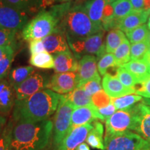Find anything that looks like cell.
<instances>
[{
    "mask_svg": "<svg viewBox=\"0 0 150 150\" xmlns=\"http://www.w3.org/2000/svg\"><path fill=\"white\" fill-rule=\"evenodd\" d=\"M125 39L126 36L121 30L117 29L110 30L106 38V52L107 53H114Z\"/></svg>",
    "mask_w": 150,
    "mask_h": 150,
    "instance_id": "4316f807",
    "label": "cell"
},
{
    "mask_svg": "<svg viewBox=\"0 0 150 150\" xmlns=\"http://www.w3.org/2000/svg\"><path fill=\"white\" fill-rule=\"evenodd\" d=\"M122 67L134 74L139 83L150 79V67L145 60H131Z\"/></svg>",
    "mask_w": 150,
    "mask_h": 150,
    "instance_id": "7402d4cb",
    "label": "cell"
},
{
    "mask_svg": "<svg viewBox=\"0 0 150 150\" xmlns=\"http://www.w3.org/2000/svg\"><path fill=\"white\" fill-rule=\"evenodd\" d=\"M134 106L116 111L106 120L105 136L108 137L118 133L133 131L134 125Z\"/></svg>",
    "mask_w": 150,
    "mask_h": 150,
    "instance_id": "52a82bcc",
    "label": "cell"
},
{
    "mask_svg": "<svg viewBox=\"0 0 150 150\" xmlns=\"http://www.w3.org/2000/svg\"><path fill=\"white\" fill-rule=\"evenodd\" d=\"M17 30L0 27V46L11 45L14 41Z\"/></svg>",
    "mask_w": 150,
    "mask_h": 150,
    "instance_id": "74e56055",
    "label": "cell"
},
{
    "mask_svg": "<svg viewBox=\"0 0 150 150\" xmlns=\"http://www.w3.org/2000/svg\"><path fill=\"white\" fill-rule=\"evenodd\" d=\"M149 150H150V143H149Z\"/></svg>",
    "mask_w": 150,
    "mask_h": 150,
    "instance_id": "91938a15",
    "label": "cell"
},
{
    "mask_svg": "<svg viewBox=\"0 0 150 150\" xmlns=\"http://www.w3.org/2000/svg\"><path fill=\"white\" fill-rule=\"evenodd\" d=\"M143 138L134 131H125L104 137V150H138Z\"/></svg>",
    "mask_w": 150,
    "mask_h": 150,
    "instance_id": "ba28073f",
    "label": "cell"
},
{
    "mask_svg": "<svg viewBox=\"0 0 150 150\" xmlns=\"http://www.w3.org/2000/svg\"><path fill=\"white\" fill-rule=\"evenodd\" d=\"M64 100V95L50 89L41 90L27 99H16L12 120L14 122L45 120L56 112Z\"/></svg>",
    "mask_w": 150,
    "mask_h": 150,
    "instance_id": "6da1fadb",
    "label": "cell"
},
{
    "mask_svg": "<svg viewBox=\"0 0 150 150\" xmlns=\"http://www.w3.org/2000/svg\"><path fill=\"white\" fill-rule=\"evenodd\" d=\"M147 54L150 56V47H149V51H148V52H147Z\"/></svg>",
    "mask_w": 150,
    "mask_h": 150,
    "instance_id": "9f6ffc18",
    "label": "cell"
},
{
    "mask_svg": "<svg viewBox=\"0 0 150 150\" xmlns=\"http://www.w3.org/2000/svg\"><path fill=\"white\" fill-rule=\"evenodd\" d=\"M110 67H117L114 54L112 53L105 54L98 61L97 68L102 76H104L107 73L108 68Z\"/></svg>",
    "mask_w": 150,
    "mask_h": 150,
    "instance_id": "836d02e7",
    "label": "cell"
},
{
    "mask_svg": "<svg viewBox=\"0 0 150 150\" xmlns=\"http://www.w3.org/2000/svg\"><path fill=\"white\" fill-rule=\"evenodd\" d=\"M96 120H104L99 112L98 108H97L94 105L75 108L72 112L70 129L86 124H90Z\"/></svg>",
    "mask_w": 150,
    "mask_h": 150,
    "instance_id": "9a60e30c",
    "label": "cell"
},
{
    "mask_svg": "<svg viewBox=\"0 0 150 150\" xmlns=\"http://www.w3.org/2000/svg\"><path fill=\"white\" fill-rule=\"evenodd\" d=\"M45 51L50 54H56L59 52L70 51L65 33L59 27L51 34L42 39Z\"/></svg>",
    "mask_w": 150,
    "mask_h": 150,
    "instance_id": "2e32d148",
    "label": "cell"
},
{
    "mask_svg": "<svg viewBox=\"0 0 150 150\" xmlns=\"http://www.w3.org/2000/svg\"><path fill=\"white\" fill-rule=\"evenodd\" d=\"M135 90L137 95L146 98H150V79L138 83L135 87Z\"/></svg>",
    "mask_w": 150,
    "mask_h": 150,
    "instance_id": "ab89813d",
    "label": "cell"
},
{
    "mask_svg": "<svg viewBox=\"0 0 150 150\" xmlns=\"http://www.w3.org/2000/svg\"><path fill=\"white\" fill-rule=\"evenodd\" d=\"M29 52L31 55L45 52L42 40H31L29 41Z\"/></svg>",
    "mask_w": 150,
    "mask_h": 150,
    "instance_id": "60d3db41",
    "label": "cell"
},
{
    "mask_svg": "<svg viewBox=\"0 0 150 150\" xmlns=\"http://www.w3.org/2000/svg\"><path fill=\"white\" fill-rule=\"evenodd\" d=\"M150 47L149 38L142 42L134 43L131 45L130 57L131 61L142 60L147 54Z\"/></svg>",
    "mask_w": 150,
    "mask_h": 150,
    "instance_id": "4dcf8cb0",
    "label": "cell"
},
{
    "mask_svg": "<svg viewBox=\"0 0 150 150\" xmlns=\"http://www.w3.org/2000/svg\"><path fill=\"white\" fill-rule=\"evenodd\" d=\"M92 102L97 108H104L111 103V97L105 92L101 90L91 97Z\"/></svg>",
    "mask_w": 150,
    "mask_h": 150,
    "instance_id": "d590c367",
    "label": "cell"
},
{
    "mask_svg": "<svg viewBox=\"0 0 150 150\" xmlns=\"http://www.w3.org/2000/svg\"><path fill=\"white\" fill-rule=\"evenodd\" d=\"M149 35V29L147 24H143L136 28L130 32L127 33V38L131 44L142 42L148 39Z\"/></svg>",
    "mask_w": 150,
    "mask_h": 150,
    "instance_id": "1f68e13d",
    "label": "cell"
},
{
    "mask_svg": "<svg viewBox=\"0 0 150 150\" xmlns=\"http://www.w3.org/2000/svg\"><path fill=\"white\" fill-rule=\"evenodd\" d=\"M81 87L85 91L86 93L90 97H92L95 93H98L101 90H102L101 85V77L99 76L96 79L89 81L82 85Z\"/></svg>",
    "mask_w": 150,
    "mask_h": 150,
    "instance_id": "8d00e7d4",
    "label": "cell"
},
{
    "mask_svg": "<svg viewBox=\"0 0 150 150\" xmlns=\"http://www.w3.org/2000/svg\"><path fill=\"white\" fill-rule=\"evenodd\" d=\"M54 2V0H42V6L43 8L52 5Z\"/></svg>",
    "mask_w": 150,
    "mask_h": 150,
    "instance_id": "681fc988",
    "label": "cell"
},
{
    "mask_svg": "<svg viewBox=\"0 0 150 150\" xmlns=\"http://www.w3.org/2000/svg\"><path fill=\"white\" fill-rule=\"evenodd\" d=\"M145 9H150V0H145Z\"/></svg>",
    "mask_w": 150,
    "mask_h": 150,
    "instance_id": "816d5d0a",
    "label": "cell"
},
{
    "mask_svg": "<svg viewBox=\"0 0 150 150\" xmlns=\"http://www.w3.org/2000/svg\"><path fill=\"white\" fill-rule=\"evenodd\" d=\"M58 27L65 33L67 40H84L101 31L94 25L83 6L80 5L71 8Z\"/></svg>",
    "mask_w": 150,
    "mask_h": 150,
    "instance_id": "3957f363",
    "label": "cell"
},
{
    "mask_svg": "<svg viewBox=\"0 0 150 150\" xmlns=\"http://www.w3.org/2000/svg\"><path fill=\"white\" fill-rule=\"evenodd\" d=\"M13 59L14 54H11L0 60V79H4L8 74Z\"/></svg>",
    "mask_w": 150,
    "mask_h": 150,
    "instance_id": "f35d334b",
    "label": "cell"
},
{
    "mask_svg": "<svg viewBox=\"0 0 150 150\" xmlns=\"http://www.w3.org/2000/svg\"><path fill=\"white\" fill-rule=\"evenodd\" d=\"M147 26H148V28H149V29L150 30V17H149V20H148Z\"/></svg>",
    "mask_w": 150,
    "mask_h": 150,
    "instance_id": "db71d44e",
    "label": "cell"
},
{
    "mask_svg": "<svg viewBox=\"0 0 150 150\" xmlns=\"http://www.w3.org/2000/svg\"><path fill=\"white\" fill-rule=\"evenodd\" d=\"M6 125V117L0 115V134Z\"/></svg>",
    "mask_w": 150,
    "mask_h": 150,
    "instance_id": "bcb514c9",
    "label": "cell"
},
{
    "mask_svg": "<svg viewBox=\"0 0 150 150\" xmlns=\"http://www.w3.org/2000/svg\"><path fill=\"white\" fill-rule=\"evenodd\" d=\"M33 72L34 69L31 66L18 67L13 69L9 74V83L15 89Z\"/></svg>",
    "mask_w": 150,
    "mask_h": 150,
    "instance_id": "d4e9b609",
    "label": "cell"
},
{
    "mask_svg": "<svg viewBox=\"0 0 150 150\" xmlns=\"http://www.w3.org/2000/svg\"><path fill=\"white\" fill-rule=\"evenodd\" d=\"M104 29L88 37L84 40H67L72 51L79 56L82 54L97 56L99 60L106 53V41L104 40Z\"/></svg>",
    "mask_w": 150,
    "mask_h": 150,
    "instance_id": "5b68a950",
    "label": "cell"
},
{
    "mask_svg": "<svg viewBox=\"0 0 150 150\" xmlns=\"http://www.w3.org/2000/svg\"><path fill=\"white\" fill-rule=\"evenodd\" d=\"M11 54H14V50L11 45L0 46V60Z\"/></svg>",
    "mask_w": 150,
    "mask_h": 150,
    "instance_id": "ee69618b",
    "label": "cell"
},
{
    "mask_svg": "<svg viewBox=\"0 0 150 150\" xmlns=\"http://www.w3.org/2000/svg\"><path fill=\"white\" fill-rule=\"evenodd\" d=\"M133 11H142L145 9V0H130Z\"/></svg>",
    "mask_w": 150,
    "mask_h": 150,
    "instance_id": "f6af8a7d",
    "label": "cell"
},
{
    "mask_svg": "<svg viewBox=\"0 0 150 150\" xmlns=\"http://www.w3.org/2000/svg\"><path fill=\"white\" fill-rule=\"evenodd\" d=\"M98 111L104 118V120H106L108 118H109L110 116L115 113L116 111V108L111 102L110 104H108V106H105L104 108H98Z\"/></svg>",
    "mask_w": 150,
    "mask_h": 150,
    "instance_id": "7bdbcfd3",
    "label": "cell"
},
{
    "mask_svg": "<svg viewBox=\"0 0 150 150\" xmlns=\"http://www.w3.org/2000/svg\"><path fill=\"white\" fill-rule=\"evenodd\" d=\"M130 52V42L126 38L114 52V56L117 67H122L124 65L131 61Z\"/></svg>",
    "mask_w": 150,
    "mask_h": 150,
    "instance_id": "83f0119b",
    "label": "cell"
},
{
    "mask_svg": "<svg viewBox=\"0 0 150 150\" xmlns=\"http://www.w3.org/2000/svg\"><path fill=\"white\" fill-rule=\"evenodd\" d=\"M93 128L88 135L86 141L88 145L95 149L101 150L104 149V126L102 123L99 121H95L93 124Z\"/></svg>",
    "mask_w": 150,
    "mask_h": 150,
    "instance_id": "cb8c5ba5",
    "label": "cell"
},
{
    "mask_svg": "<svg viewBox=\"0 0 150 150\" xmlns=\"http://www.w3.org/2000/svg\"><path fill=\"white\" fill-rule=\"evenodd\" d=\"M59 24V21L50 11H42L26 24L22 36L25 40H42L50 35Z\"/></svg>",
    "mask_w": 150,
    "mask_h": 150,
    "instance_id": "277c9868",
    "label": "cell"
},
{
    "mask_svg": "<svg viewBox=\"0 0 150 150\" xmlns=\"http://www.w3.org/2000/svg\"><path fill=\"white\" fill-rule=\"evenodd\" d=\"M52 131L53 122L48 119L39 122H16L8 149H44L50 142Z\"/></svg>",
    "mask_w": 150,
    "mask_h": 150,
    "instance_id": "7a4b0ae2",
    "label": "cell"
},
{
    "mask_svg": "<svg viewBox=\"0 0 150 150\" xmlns=\"http://www.w3.org/2000/svg\"><path fill=\"white\" fill-rule=\"evenodd\" d=\"M13 125V120H11L8 123H6L0 134V150H8L9 149Z\"/></svg>",
    "mask_w": 150,
    "mask_h": 150,
    "instance_id": "e575fe53",
    "label": "cell"
},
{
    "mask_svg": "<svg viewBox=\"0 0 150 150\" xmlns=\"http://www.w3.org/2000/svg\"><path fill=\"white\" fill-rule=\"evenodd\" d=\"M54 69L56 73L77 72L79 62L70 51L54 54Z\"/></svg>",
    "mask_w": 150,
    "mask_h": 150,
    "instance_id": "ffe728a7",
    "label": "cell"
},
{
    "mask_svg": "<svg viewBox=\"0 0 150 150\" xmlns=\"http://www.w3.org/2000/svg\"><path fill=\"white\" fill-rule=\"evenodd\" d=\"M149 38V41H150V32H149V38Z\"/></svg>",
    "mask_w": 150,
    "mask_h": 150,
    "instance_id": "680465c9",
    "label": "cell"
},
{
    "mask_svg": "<svg viewBox=\"0 0 150 150\" xmlns=\"http://www.w3.org/2000/svg\"><path fill=\"white\" fill-rule=\"evenodd\" d=\"M141 101L142 102H144L145 104L150 106V98H146V97H144V98H142Z\"/></svg>",
    "mask_w": 150,
    "mask_h": 150,
    "instance_id": "f907efd6",
    "label": "cell"
},
{
    "mask_svg": "<svg viewBox=\"0 0 150 150\" xmlns=\"http://www.w3.org/2000/svg\"><path fill=\"white\" fill-rule=\"evenodd\" d=\"M149 16L150 9L133 11L130 14L120 20L117 29L127 34L139 26L145 24Z\"/></svg>",
    "mask_w": 150,
    "mask_h": 150,
    "instance_id": "d6986e66",
    "label": "cell"
},
{
    "mask_svg": "<svg viewBox=\"0 0 150 150\" xmlns=\"http://www.w3.org/2000/svg\"><path fill=\"white\" fill-rule=\"evenodd\" d=\"M76 72L56 73L47 82L45 88L59 94H67L77 87Z\"/></svg>",
    "mask_w": 150,
    "mask_h": 150,
    "instance_id": "30bf717a",
    "label": "cell"
},
{
    "mask_svg": "<svg viewBox=\"0 0 150 150\" xmlns=\"http://www.w3.org/2000/svg\"><path fill=\"white\" fill-rule=\"evenodd\" d=\"M76 150H91V149H90L88 145H87L85 142H83L78 146Z\"/></svg>",
    "mask_w": 150,
    "mask_h": 150,
    "instance_id": "c3c4849f",
    "label": "cell"
},
{
    "mask_svg": "<svg viewBox=\"0 0 150 150\" xmlns=\"http://www.w3.org/2000/svg\"><path fill=\"white\" fill-rule=\"evenodd\" d=\"M115 76H117L122 83L128 88L135 89V87L139 83V81L136 76L123 67H117L116 70Z\"/></svg>",
    "mask_w": 150,
    "mask_h": 150,
    "instance_id": "d6a6232c",
    "label": "cell"
},
{
    "mask_svg": "<svg viewBox=\"0 0 150 150\" xmlns=\"http://www.w3.org/2000/svg\"><path fill=\"white\" fill-rule=\"evenodd\" d=\"M118 1V0H109L110 3H112V2H114V1Z\"/></svg>",
    "mask_w": 150,
    "mask_h": 150,
    "instance_id": "11a10c76",
    "label": "cell"
},
{
    "mask_svg": "<svg viewBox=\"0 0 150 150\" xmlns=\"http://www.w3.org/2000/svg\"><path fill=\"white\" fill-rule=\"evenodd\" d=\"M27 16L20 9L11 6L0 0V27L21 29L27 24Z\"/></svg>",
    "mask_w": 150,
    "mask_h": 150,
    "instance_id": "9c48e42d",
    "label": "cell"
},
{
    "mask_svg": "<svg viewBox=\"0 0 150 150\" xmlns=\"http://www.w3.org/2000/svg\"><path fill=\"white\" fill-rule=\"evenodd\" d=\"M61 1H71V0H61Z\"/></svg>",
    "mask_w": 150,
    "mask_h": 150,
    "instance_id": "6f0895ef",
    "label": "cell"
},
{
    "mask_svg": "<svg viewBox=\"0 0 150 150\" xmlns=\"http://www.w3.org/2000/svg\"><path fill=\"white\" fill-rule=\"evenodd\" d=\"M8 150H9V149H8Z\"/></svg>",
    "mask_w": 150,
    "mask_h": 150,
    "instance_id": "94428289",
    "label": "cell"
},
{
    "mask_svg": "<svg viewBox=\"0 0 150 150\" xmlns=\"http://www.w3.org/2000/svg\"><path fill=\"white\" fill-rule=\"evenodd\" d=\"M97 57L90 54H86L81 58L79 62L77 87H81L87 81L100 76L97 70Z\"/></svg>",
    "mask_w": 150,
    "mask_h": 150,
    "instance_id": "5bb4252c",
    "label": "cell"
},
{
    "mask_svg": "<svg viewBox=\"0 0 150 150\" xmlns=\"http://www.w3.org/2000/svg\"><path fill=\"white\" fill-rule=\"evenodd\" d=\"M111 4L113 8V18L118 21L133 12L130 0H118Z\"/></svg>",
    "mask_w": 150,
    "mask_h": 150,
    "instance_id": "f1b7e54d",
    "label": "cell"
},
{
    "mask_svg": "<svg viewBox=\"0 0 150 150\" xmlns=\"http://www.w3.org/2000/svg\"><path fill=\"white\" fill-rule=\"evenodd\" d=\"M142 99V96H140L136 93H133L122 97L111 98V102L115 106L116 109L120 110L131 107L137 102H140Z\"/></svg>",
    "mask_w": 150,
    "mask_h": 150,
    "instance_id": "f546056e",
    "label": "cell"
},
{
    "mask_svg": "<svg viewBox=\"0 0 150 150\" xmlns=\"http://www.w3.org/2000/svg\"><path fill=\"white\" fill-rule=\"evenodd\" d=\"M73 110L74 108L65 99L56 110L53 124V142L56 147H58L70 131Z\"/></svg>",
    "mask_w": 150,
    "mask_h": 150,
    "instance_id": "8992f818",
    "label": "cell"
},
{
    "mask_svg": "<svg viewBox=\"0 0 150 150\" xmlns=\"http://www.w3.org/2000/svg\"><path fill=\"white\" fill-rule=\"evenodd\" d=\"M108 3H110L109 0H90L83 6L94 25L100 30L104 29L102 23L103 13Z\"/></svg>",
    "mask_w": 150,
    "mask_h": 150,
    "instance_id": "44dd1931",
    "label": "cell"
},
{
    "mask_svg": "<svg viewBox=\"0 0 150 150\" xmlns=\"http://www.w3.org/2000/svg\"><path fill=\"white\" fill-rule=\"evenodd\" d=\"M102 87L104 91L108 94L111 98H116L136 93V90L125 86L117 78V76L106 73L103 76Z\"/></svg>",
    "mask_w": 150,
    "mask_h": 150,
    "instance_id": "e0dca14e",
    "label": "cell"
},
{
    "mask_svg": "<svg viewBox=\"0 0 150 150\" xmlns=\"http://www.w3.org/2000/svg\"><path fill=\"white\" fill-rule=\"evenodd\" d=\"M138 150H149V142L145 140Z\"/></svg>",
    "mask_w": 150,
    "mask_h": 150,
    "instance_id": "7dc6e473",
    "label": "cell"
},
{
    "mask_svg": "<svg viewBox=\"0 0 150 150\" xmlns=\"http://www.w3.org/2000/svg\"><path fill=\"white\" fill-rule=\"evenodd\" d=\"M45 78L39 73L33 72L15 88L17 100H22L32 96L45 88Z\"/></svg>",
    "mask_w": 150,
    "mask_h": 150,
    "instance_id": "7c38bea8",
    "label": "cell"
},
{
    "mask_svg": "<svg viewBox=\"0 0 150 150\" xmlns=\"http://www.w3.org/2000/svg\"><path fill=\"white\" fill-rule=\"evenodd\" d=\"M2 1L11 6L22 11L29 6L31 0H2Z\"/></svg>",
    "mask_w": 150,
    "mask_h": 150,
    "instance_id": "b9f144b4",
    "label": "cell"
},
{
    "mask_svg": "<svg viewBox=\"0 0 150 150\" xmlns=\"http://www.w3.org/2000/svg\"><path fill=\"white\" fill-rule=\"evenodd\" d=\"M134 125L133 131L150 143V106L142 101L134 105Z\"/></svg>",
    "mask_w": 150,
    "mask_h": 150,
    "instance_id": "8fae6325",
    "label": "cell"
},
{
    "mask_svg": "<svg viewBox=\"0 0 150 150\" xmlns=\"http://www.w3.org/2000/svg\"><path fill=\"white\" fill-rule=\"evenodd\" d=\"M142 60H145V61L146 62H147L148 64H149V67H150V56H149V55H148L147 54H146L145 57H144V59H142Z\"/></svg>",
    "mask_w": 150,
    "mask_h": 150,
    "instance_id": "f5cc1de1",
    "label": "cell"
},
{
    "mask_svg": "<svg viewBox=\"0 0 150 150\" xmlns=\"http://www.w3.org/2000/svg\"><path fill=\"white\" fill-rule=\"evenodd\" d=\"M93 125L86 124L70 129L61 144L58 146L57 150H76L79 145L84 142Z\"/></svg>",
    "mask_w": 150,
    "mask_h": 150,
    "instance_id": "4fadbf2b",
    "label": "cell"
},
{
    "mask_svg": "<svg viewBox=\"0 0 150 150\" xmlns=\"http://www.w3.org/2000/svg\"><path fill=\"white\" fill-rule=\"evenodd\" d=\"M16 96L15 89L8 81L0 79V115L8 116L13 109Z\"/></svg>",
    "mask_w": 150,
    "mask_h": 150,
    "instance_id": "ac0fdd59",
    "label": "cell"
},
{
    "mask_svg": "<svg viewBox=\"0 0 150 150\" xmlns=\"http://www.w3.org/2000/svg\"><path fill=\"white\" fill-rule=\"evenodd\" d=\"M64 97L65 100L72 105L74 109L93 105L91 97L88 96L81 87H76L72 91L65 95Z\"/></svg>",
    "mask_w": 150,
    "mask_h": 150,
    "instance_id": "603a6c76",
    "label": "cell"
},
{
    "mask_svg": "<svg viewBox=\"0 0 150 150\" xmlns=\"http://www.w3.org/2000/svg\"><path fill=\"white\" fill-rule=\"evenodd\" d=\"M29 63L40 69H52L54 67V56L47 52L31 55Z\"/></svg>",
    "mask_w": 150,
    "mask_h": 150,
    "instance_id": "484cf974",
    "label": "cell"
}]
</instances>
